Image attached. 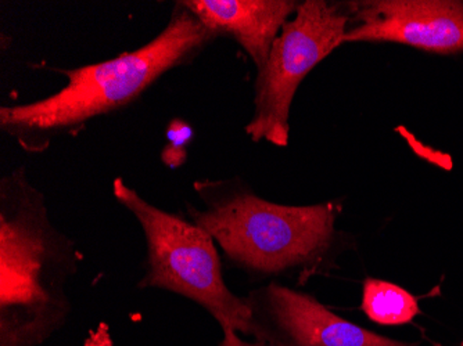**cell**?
<instances>
[{"label": "cell", "instance_id": "obj_3", "mask_svg": "<svg viewBox=\"0 0 463 346\" xmlns=\"http://www.w3.org/2000/svg\"><path fill=\"white\" fill-rule=\"evenodd\" d=\"M204 208L189 220L212 234L229 264L254 277L290 276L300 285L321 272L335 246L339 207L280 205L257 196L241 179L196 181Z\"/></svg>", "mask_w": 463, "mask_h": 346}, {"label": "cell", "instance_id": "obj_10", "mask_svg": "<svg viewBox=\"0 0 463 346\" xmlns=\"http://www.w3.org/2000/svg\"><path fill=\"white\" fill-rule=\"evenodd\" d=\"M166 136L170 139V145L163 150V163L170 168H176L184 163V158L187 157L186 148L187 143L191 142L194 136V131L189 125L184 122L173 121V124L166 131Z\"/></svg>", "mask_w": 463, "mask_h": 346}, {"label": "cell", "instance_id": "obj_8", "mask_svg": "<svg viewBox=\"0 0 463 346\" xmlns=\"http://www.w3.org/2000/svg\"><path fill=\"white\" fill-rule=\"evenodd\" d=\"M197 20L215 36L238 42L257 71L300 2L294 0H182Z\"/></svg>", "mask_w": 463, "mask_h": 346}, {"label": "cell", "instance_id": "obj_9", "mask_svg": "<svg viewBox=\"0 0 463 346\" xmlns=\"http://www.w3.org/2000/svg\"><path fill=\"white\" fill-rule=\"evenodd\" d=\"M419 296L390 281L366 278L363 287L364 313L381 326H405L420 313Z\"/></svg>", "mask_w": 463, "mask_h": 346}, {"label": "cell", "instance_id": "obj_12", "mask_svg": "<svg viewBox=\"0 0 463 346\" xmlns=\"http://www.w3.org/2000/svg\"><path fill=\"white\" fill-rule=\"evenodd\" d=\"M223 338L218 346H264L261 343L249 342V341L241 340L239 337V332L232 329H222Z\"/></svg>", "mask_w": 463, "mask_h": 346}, {"label": "cell", "instance_id": "obj_6", "mask_svg": "<svg viewBox=\"0 0 463 346\" xmlns=\"http://www.w3.org/2000/svg\"><path fill=\"white\" fill-rule=\"evenodd\" d=\"M249 337L264 346H419L347 322L314 296L269 283L246 296Z\"/></svg>", "mask_w": 463, "mask_h": 346}, {"label": "cell", "instance_id": "obj_1", "mask_svg": "<svg viewBox=\"0 0 463 346\" xmlns=\"http://www.w3.org/2000/svg\"><path fill=\"white\" fill-rule=\"evenodd\" d=\"M215 38L178 0L165 28L137 51L78 69H51L67 77V85L41 100L0 107V129L25 153H45L54 140L77 136L93 119L139 100L164 75L194 61Z\"/></svg>", "mask_w": 463, "mask_h": 346}, {"label": "cell", "instance_id": "obj_11", "mask_svg": "<svg viewBox=\"0 0 463 346\" xmlns=\"http://www.w3.org/2000/svg\"><path fill=\"white\" fill-rule=\"evenodd\" d=\"M83 346H116L110 334V327L100 323L95 330L90 332Z\"/></svg>", "mask_w": 463, "mask_h": 346}, {"label": "cell", "instance_id": "obj_4", "mask_svg": "<svg viewBox=\"0 0 463 346\" xmlns=\"http://www.w3.org/2000/svg\"><path fill=\"white\" fill-rule=\"evenodd\" d=\"M113 194L145 234L147 254L139 288H158L191 299L212 314L221 329L249 337V304L225 285L212 234L181 213L166 212L146 201L122 178L114 179Z\"/></svg>", "mask_w": 463, "mask_h": 346}, {"label": "cell", "instance_id": "obj_13", "mask_svg": "<svg viewBox=\"0 0 463 346\" xmlns=\"http://www.w3.org/2000/svg\"><path fill=\"white\" fill-rule=\"evenodd\" d=\"M460 346H463V341H462V343H460Z\"/></svg>", "mask_w": 463, "mask_h": 346}, {"label": "cell", "instance_id": "obj_5", "mask_svg": "<svg viewBox=\"0 0 463 346\" xmlns=\"http://www.w3.org/2000/svg\"><path fill=\"white\" fill-rule=\"evenodd\" d=\"M347 5L306 0L286 23L257 75L254 108L246 134L252 142L288 147L291 103L307 75L343 45Z\"/></svg>", "mask_w": 463, "mask_h": 346}, {"label": "cell", "instance_id": "obj_7", "mask_svg": "<svg viewBox=\"0 0 463 346\" xmlns=\"http://www.w3.org/2000/svg\"><path fill=\"white\" fill-rule=\"evenodd\" d=\"M347 7L343 43L387 42L434 54L463 51V0H365Z\"/></svg>", "mask_w": 463, "mask_h": 346}, {"label": "cell", "instance_id": "obj_2", "mask_svg": "<svg viewBox=\"0 0 463 346\" xmlns=\"http://www.w3.org/2000/svg\"><path fill=\"white\" fill-rule=\"evenodd\" d=\"M80 259L24 166L0 179V346H41L64 327Z\"/></svg>", "mask_w": 463, "mask_h": 346}]
</instances>
